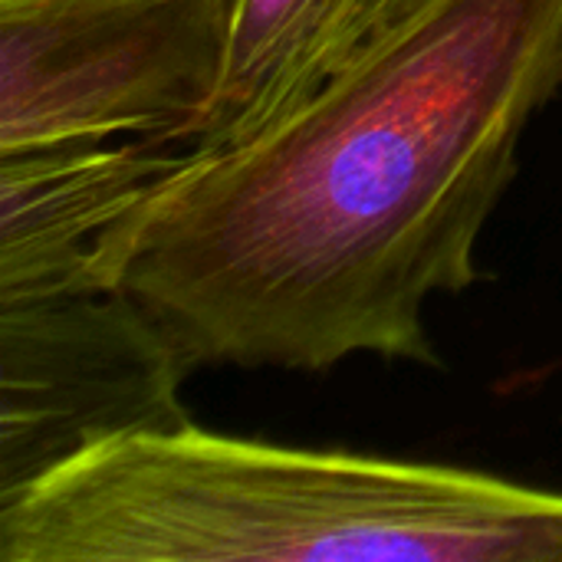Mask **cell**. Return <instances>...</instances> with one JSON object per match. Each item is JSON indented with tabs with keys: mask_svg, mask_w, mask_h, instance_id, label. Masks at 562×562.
<instances>
[{
	"mask_svg": "<svg viewBox=\"0 0 562 562\" xmlns=\"http://www.w3.org/2000/svg\"><path fill=\"white\" fill-rule=\"evenodd\" d=\"M562 89V0H418L257 135L198 151L95 244L89 280L201 366L441 369L435 293L477 244Z\"/></svg>",
	"mask_w": 562,
	"mask_h": 562,
	"instance_id": "6da1fadb",
	"label": "cell"
},
{
	"mask_svg": "<svg viewBox=\"0 0 562 562\" xmlns=\"http://www.w3.org/2000/svg\"><path fill=\"white\" fill-rule=\"evenodd\" d=\"M562 562V494L194 422L102 441L0 497V562Z\"/></svg>",
	"mask_w": 562,
	"mask_h": 562,
	"instance_id": "7a4b0ae2",
	"label": "cell"
},
{
	"mask_svg": "<svg viewBox=\"0 0 562 562\" xmlns=\"http://www.w3.org/2000/svg\"><path fill=\"white\" fill-rule=\"evenodd\" d=\"M240 0H0V155L148 135L188 145Z\"/></svg>",
	"mask_w": 562,
	"mask_h": 562,
	"instance_id": "3957f363",
	"label": "cell"
},
{
	"mask_svg": "<svg viewBox=\"0 0 562 562\" xmlns=\"http://www.w3.org/2000/svg\"><path fill=\"white\" fill-rule=\"evenodd\" d=\"M191 362L115 290H72L0 306V497L76 454L191 422Z\"/></svg>",
	"mask_w": 562,
	"mask_h": 562,
	"instance_id": "277c9868",
	"label": "cell"
},
{
	"mask_svg": "<svg viewBox=\"0 0 562 562\" xmlns=\"http://www.w3.org/2000/svg\"><path fill=\"white\" fill-rule=\"evenodd\" d=\"M188 158L191 145L148 135L0 155V306L99 290V237Z\"/></svg>",
	"mask_w": 562,
	"mask_h": 562,
	"instance_id": "5b68a950",
	"label": "cell"
},
{
	"mask_svg": "<svg viewBox=\"0 0 562 562\" xmlns=\"http://www.w3.org/2000/svg\"><path fill=\"white\" fill-rule=\"evenodd\" d=\"M415 7L418 0H240L221 92L188 145L211 151L257 135Z\"/></svg>",
	"mask_w": 562,
	"mask_h": 562,
	"instance_id": "8992f818",
	"label": "cell"
}]
</instances>
